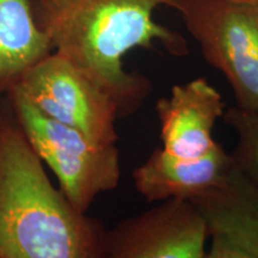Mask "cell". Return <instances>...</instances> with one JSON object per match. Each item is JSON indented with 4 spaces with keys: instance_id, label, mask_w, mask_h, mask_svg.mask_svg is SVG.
I'll return each mask as SVG.
<instances>
[{
    "instance_id": "4fadbf2b",
    "label": "cell",
    "mask_w": 258,
    "mask_h": 258,
    "mask_svg": "<svg viewBox=\"0 0 258 258\" xmlns=\"http://www.w3.org/2000/svg\"><path fill=\"white\" fill-rule=\"evenodd\" d=\"M233 2H238V3H258V0H233Z\"/></svg>"
},
{
    "instance_id": "30bf717a",
    "label": "cell",
    "mask_w": 258,
    "mask_h": 258,
    "mask_svg": "<svg viewBox=\"0 0 258 258\" xmlns=\"http://www.w3.org/2000/svg\"><path fill=\"white\" fill-rule=\"evenodd\" d=\"M48 35L32 18L30 0H0V83H12L49 54Z\"/></svg>"
},
{
    "instance_id": "5b68a950",
    "label": "cell",
    "mask_w": 258,
    "mask_h": 258,
    "mask_svg": "<svg viewBox=\"0 0 258 258\" xmlns=\"http://www.w3.org/2000/svg\"><path fill=\"white\" fill-rule=\"evenodd\" d=\"M11 85L43 114L82 132L93 143L116 144V120L121 116L116 102L61 54L49 53Z\"/></svg>"
},
{
    "instance_id": "ba28073f",
    "label": "cell",
    "mask_w": 258,
    "mask_h": 258,
    "mask_svg": "<svg viewBox=\"0 0 258 258\" xmlns=\"http://www.w3.org/2000/svg\"><path fill=\"white\" fill-rule=\"evenodd\" d=\"M233 167L220 144L200 158H180L156 150L133 172L135 188L148 201L190 200L224 182Z\"/></svg>"
},
{
    "instance_id": "7a4b0ae2",
    "label": "cell",
    "mask_w": 258,
    "mask_h": 258,
    "mask_svg": "<svg viewBox=\"0 0 258 258\" xmlns=\"http://www.w3.org/2000/svg\"><path fill=\"white\" fill-rule=\"evenodd\" d=\"M103 234L51 184L17 120L0 115V258H96Z\"/></svg>"
},
{
    "instance_id": "3957f363",
    "label": "cell",
    "mask_w": 258,
    "mask_h": 258,
    "mask_svg": "<svg viewBox=\"0 0 258 258\" xmlns=\"http://www.w3.org/2000/svg\"><path fill=\"white\" fill-rule=\"evenodd\" d=\"M10 97L29 143L77 211L85 214L97 196L117 186L121 171L116 144L93 143L82 132L43 114L12 85Z\"/></svg>"
},
{
    "instance_id": "9c48e42d",
    "label": "cell",
    "mask_w": 258,
    "mask_h": 258,
    "mask_svg": "<svg viewBox=\"0 0 258 258\" xmlns=\"http://www.w3.org/2000/svg\"><path fill=\"white\" fill-rule=\"evenodd\" d=\"M190 202L207 220L211 235L258 254V190L234 166L220 185Z\"/></svg>"
},
{
    "instance_id": "8fae6325",
    "label": "cell",
    "mask_w": 258,
    "mask_h": 258,
    "mask_svg": "<svg viewBox=\"0 0 258 258\" xmlns=\"http://www.w3.org/2000/svg\"><path fill=\"white\" fill-rule=\"evenodd\" d=\"M224 118L238 138L231 154L234 169L258 190V111L234 106L225 112Z\"/></svg>"
},
{
    "instance_id": "6da1fadb",
    "label": "cell",
    "mask_w": 258,
    "mask_h": 258,
    "mask_svg": "<svg viewBox=\"0 0 258 258\" xmlns=\"http://www.w3.org/2000/svg\"><path fill=\"white\" fill-rule=\"evenodd\" d=\"M183 0H47L43 27L51 47L85 72L112 97L120 115L129 114L146 96L148 83L125 72L122 59L137 47L164 44L185 55L184 38L153 18L160 6Z\"/></svg>"
},
{
    "instance_id": "8992f818",
    "label": "cell",
    "mask_w": 258,
    "mask_h": 258,
    "mask_svg": "<svg viewBox=\"0 0 258 258\" xmlns=\"http://www.w3.org/2000/svg\"><path fill=\"white\" fill-rule=\"evenodd\" d=\"M209 227L186 200H166L104 232L96 258H205Z\"/></svg>"
},
{
    "instance_id": "277c9868",
    "label": "cell",
    "mask_w": 258,
    "mask_h": 258,
    "mask_svg": "<svg viewBox=\"0 0 258 258\" xmlns=\"http://www.w3.org/2000/svg\"><path fill=\"white\" fill-rule=\"evenodd\" d=\"M177 11L207 62L231 85L237 106L258 111V3L183 0Z\"/></svg>"
},
{
    "instance_id": "52a82bcc",
    "label": "cell",
    "mask_w": 258,
    "mask_h": 258,
    "mask_svg": "<svg viewBox=\"0 0 258 258\" xmlns=\"http://www.w3.org/2000/svg\"><path fill=\"white\" fill-rule=\"evenodd\" d=\"M220 93L205 78L178 84L157 103L163 150L180 158H200L217 146L215 122L224 115Z\"/></svg>"
},
{
    "instance_id": "7c38bea8",
    "label": "cell",
    "mask_w": 258,
    "mask_h": 258,
    "mask_svg": "<svg viewBox=\"0 0 258 258\" xmlns=\"http://www.w3.org/2000/svg\"><path fill=\"white\" fill-rule=\"evenodd\" d=\"M205 258H258V254L235 245L220 235L212 234L211 250Z\"/></svg>"
}]
</instances>
